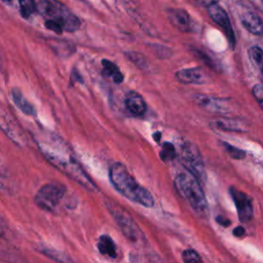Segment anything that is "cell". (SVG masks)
I'll return each instance as SVG.
<instances>
[{
    "label": "cell",
    "instance_id": "cell-1",
    "mask_svg": "<svg viewBox=\"0 0 263 263\" xmlns=\"http://www.w3.org/2000/svg\"><path fill=\"white\" fill-rule=\"evenodd\" d=\"M36 143L41 153L52 165L86 190H98L93 181L76 160L70 147L61 137L50 132H40L36 136Z\"/></svg>",
    "mask_w": 263,
    "mask_h": 263
},
{
    "label": "cell",
    "instance_id": "cell-2",
    "mask_svg": "<svg viewBox=\"0 0 263 263\" xmlns=\"http://www.w3.org/2000/svg\"><path fill=\"white\" fill-rule=\"evenodd\" d=\"M109 178L113 187L125 198L146 208H152L154 205V199L151 193L138 184L122 163L115 162L111 165Z\"/></svg>",
    "mask_w": 263,
    "mask_h": 263
},
{
    "label": "cell",
    "instance_id": "cell-3",
    "mask_svg": "<svg viewBox=\"0 0 263 263\" xmlns=\"http://www.w3.org/2000/svg\"><path fill=\"white\" fill-rule=\"evenodd\" d=\"M175 187L198 215L202 217L208 215L209 206L205 195L200 182L194 176L188 172L179 174L175 179Z\"/></svg>",
    "mask_w": 263,
    "mask_h": 263
},
{
    "label": "cell",
    "instance_id": "cell-4",
    "mask_svg": "<svg viewBox=\"0 0 263 263\" xmlns=\"http://www.w3.org/2000/svg\"><path fill=\"white\" fill-rule=\"evenodd\" d=\"M36 11L57 22L64 31L75 32L80 28L79 18L59 0H35Z\"/></svg>",
    "mask_w": 263,
    "mask_h": 263
},
{
    "label": "cell",
    "instance_id": "cell-5",
    "mask_svg": "<svg viewBox=\"0 0 263 263\" xmlns=\"http://www.w3.org/2000/svg\"><path fill=\"white\" fill-rule=\"evenodd\" d=\"M181 160L188 173L194 176L200 183L205 182L206 173L202 161V157L197 147L190 143L185 142L181 146Z\"/></svg>",
    "mask_w": 263,
    "mask_h": 263
},
{
    "label": "cell",
    "instance_id": "cell-6",
    "mask_svg": "<svg viewBox=\"0 0 263 263\" xmlns=\"http://www.w3.org/2000/svg\"><path fill=\"white\" fill-rule=\"evenodd\" d=\"M106 204L124 236L130 241H137L140 237V229L129 213L112 201H107Z\"/></svg>",
    "mask_w": 263,
    "mask_h": 263
},
{
    "label": "cell",
    "instance_id": "cell-7",
    "mask_svg": "<svg viewBox=\"0 0 263 263\" xmlns=\"http://www.w3.org/2000/svg\"><path fill=\"white\" fill-rule=\"evenodd\" d=\"M66 194V188L61 184H45L36 193L35 203L44 211L52 212L57 209Z\"/></svg>",
    "mask_w": 263,
    "mask_h": 263
},
{
    "label": "cell",
    "instance_id": "cell-8",
    "mask_svg": "<svg viewBox=\"0 0 263 263\" xmlns=\"http://www.w3.org/2000/svg\"><path fill=\"white\" fill-rule=\"evenodd\" d=\"M0 128L2 132L16 145L25 146L27 144L26 136L20 124L14 120L13 116L0 103Z\"/></svg>",
    "mask_w": 263,
    "mask_h": 263
},
{
    "label": "cell",
    "instance_id": "cell-9",
    "mask_svg": "<svg viewBox=\"0 0 263 263\" xmlns=\"http://www.w3.org/2000/svg\"><path fill=\"white\" fill-rule=\"evenodd\" d=\"M230 195L237 210L238 218L241 222H249L253 218V206L251 198L242 191L231 187Z\"/></svg>",
    "mask_w": 263,
    "mask_h": 263
},
{
    "label": "cell",
    "instance_id": "cell-10",
    "mask_svg": "<svg viewBox=\"0 0 263 263\" xmlns=\"http://www.w3.org/2000/svg\"><path fill=\"white\" fill-rule=\"evenodd\" d=\"M208 12L210 14V16L212 17V20L217 23L226 33L230 43L232 44V46L235 45V37H234V33L230 24V21L226 14V12L224 11V9L218 5L217 3L213 2L209 5L208 7Z\"/></svg>",
    "mask_w": 263,
    "mask_h": 263
},
{
    "label": "cell",
    "instance_id": "cell-11",
    "mask_svg": "<svg viewBox=\"0 0 263 263\" xmlns=\"http://www.w3.org/2000/svg\"><path fill=\"white\" fill-rule=\"evenodd\" d=\"M176 77L179 81L186 84H201L206 80L205 74L200 68L180 70L176 73Z\"/></svg>",
    "mask_w": 263,
    "mask_h": 263
},
{
    "label": "cell",
    "instance_id": "cell-12",
    "mask_svg": "<svg viewBox=\"0 0 263 263\" xmlns=\"http://www.w3.org/2000/svg\"><path fill=\"white\" fill-rule=\"evenodd\" d=\"M211 126L220 130L238 133H245L250 129V126L247 122L237 119H218L211 122Z\"/></svg>",
    "mask_w": 263,
    "mask_h": 263
},
{
    "label": "cell",
    "instance_id": "cell-13",
    "mask_svg": "<svg viewBox=\"0 0 263 263\" xmlns=\"http://www.w3.org/2000/svg\"><path fill=\"white\" fill-rule=\"evenodd\" d=\"M168 18L171 23L180 31L187 32L190 31V26H191V21L190 16L187 13L186 10L177 8V9H170L168 10Z\"/></svg>",
    "mask_w": 263,
    "mask_h": 263
},
{
    "label": "cell",
    "instance_id": "cell-14",
    "mask_svg": "<svg viewBox=\"0 0 263 263\" xmlns=\"http://www.w3.org/2000/svg\"><path fill=\"white\" fill-rule=\"evenodd\" d=\"M195 101L198 105H200L202 108H205L212 112H219V113H225L228 112L229 108L226 104V101L212 98L208 96H197L195 98Z\"/></svg>",
    "mask_w": 263,
    "mask_h": 263
},
{
    "label": "cell",
    "instance_id": "cell-15",
    "mask_svg": "<svg viewBox=\"0 0 263 263\" xmlns=\"http://www.w3.org/2000/svg\"><path fill=\"white\" fill-rule=\"evenodd\" d=\"M125 106H126L127 110L136 116H141L146 112L145 101L139 93L134 92V91L129 92L126 96Z\"/></svg>",
    "mask_w": 263,
    "mask_h": 263
},
{
    "label": "cell",
    "instance_id": "cell-16",
    "mask_svg": "<svg viewBox=\"0 0 263 263\" xmlns=\"http://www.w3.org/2000/svg\"><path fill=\"white\" fill-rule=\"evenodd\" d=\"M241 23L249 32L255 35H261L263 33V21L253 12L245 13L241 17Z\"/></svg>",
    "mask_w": 263,
    "mask_h": 263
},
{
    "label": "cell",
    "instance_id": "cell-17",
    "mask_svg": "<svg viewBox=\"0 0 263 263\" xmlns=\"http://www.w3.org/2000/svg\"><path fill=\"white\" fill-rule=\"evenodd\" d=\"M0 261L5 263H27L26 260L9 245L0 240Z\"/></svg>",
    "mask_w": 263,
    "mask_h": 263
},
{
    "label": "cell",
    "instance_id": "cell-18",
    "mask_svg": "<svg viewBox=\"0 0 263 263\" xmlns=\"http://www.w3.org/2000/svg\"><path fill=\"white\" fill-rule=\"evenodd\" d=\"M48 44L52 48V50L61 57H69L75 51V46L73 43L67 40H61L55 38L48 39Z\"/></svg>",
    "mask_w": 263,
    "mask_h": 263
},
{
    "label": "cell",
    "instance_id": "cell-19",
    "mask_svg": "<svg viewBox=\"0 0 263 263\" xmlns=\"http://www.w3.org/2000/svg\"><path fill=\"white\" fill-rule=\"evenodd\" d=\"M12 100L15 104V106L23 112L25 113L26 115H29V116H34L35 115V109L34 107L24 98L23 93L21 92L20 89L17 88H13L12 89Z\"/></svg>",
    "mask_w": 263,
    "mask_h": 263
},
{
    "label": "cell",
    "instance_id": "cell-20",
    "mask_svg": "<svg viewBox=\"0 0 263 263\" xmlns=\"http://www.w3.org/2000/svg\"><path fill=\"white\" fill-rule=\"evenodd\" d=\"M98 249L101 254L111 257V258H116L117 253H116V246L113 241V239L107 235L103 234L100 236L99 241H98Z\"/></svg>",
    "mask_w": 263,
    "mask_h": 263
},
{
    "label": "cell",
    "instance_id": "cell-21",
    "mask_svg": "<svg viewBox=\"0 0 263 263\" xmlns=\"http://www.w3.org/2000/svg\"><path fill=\"white\" fill-rule=\"evenodd\" d=\"M102 65L104 67L103 73L106 76L111 77L115 83H121L122 82L123 75L121 74L120 70L117 68V66L114 63H112L109 60H103Z\"/></svg>",
    "mask_w": 263,
    "mask_h": 263
},
{
    "label": "cell",
    "instance_id": "cell-22",
    "mask_svg": "<svg viewBox=\"0 0 263 263\" xmlns=\"http://www.w3.org/2000/svg\"><path fill=\"white\" fill-rule=\"evenodd\" d=\"M39 252H41L43 255L51 258L52 260H55L59 263H73V261L68 258L65 254L58 252L55 250L49 249V248H44V247H40L39 248Z\"/></svg>",
    "mask_w": 263,
    "mask_h": 263
},
{
    "label": "cell",
    "instance_id": "cell-23",
    "mask_svg": "<svg viewBox=\"0 0 263 263\" xmlns=\"http://www.w3.org/2000/svg\"><path fill=\"white\" fill-rule=\"evenodd\" d=\"M21 14L23 17L28 18L36 11V2L35 0H18Z\"/></svg>",
    "mask_w": 263,
    "mask_h": 263
},
{
    "label": "cell",
    "instance_id": "cell-24",
    "mask_svg": "<svg viewBox=\"0 0 263 263\" xmlns=\"http://www.w3.org/2000/svg\"><path fill=\"white\" fill-rule=\"evenodd\" d=\"M176 155H177V152H176L175 146L172 143L164 142L161 146V151L159 153L160 158L163 161H171L176 157Z\"/></svg>",
    "mask_w": 263,
    "mask_h": 263
},
{
    "label": "cell",
    "instance_id": "cell-25",
    "mask_svg": "<svg viewBox=\"0 0 263 263\" xmlns=\"http://www.w3.org/2000/svg\"><path fill=\"white\" fill-rule=\"evenodd\" d=\"M249 54L253 63L262 71L263 70V50L258 46H253L250 48Z\"/></svg>",
    "mask_w": 263,
    "mask_h": 263
},
{
    "label": "cell",
    "instance_id": "cell-26",
    "mask_svg": "<svg viewBox=\"0 0 263 263\" xmlns=\"http://www.w3.org/2000/svg\"><path fill=\"white\" fill-rule=\"evenodd\" d=\"M182 259L184 263H201V258L198 253L191 249L183 251Z\"/></svg>",
    "mask_w": 263,
    "mask_h": 263
},
{
    "label": "cell",
    "instance_id": "cell-27",
    "mask_svg": "<svg viewBox=\"0 0 263 263\" xmlns=\"http://www.w3.org/2000/svg\"><path fill=\"white\" fill-rule=\"evenodd\" d=\"M226 152L234 159H242L246 157V152L237 147H234L228 143H223Z\"/></svg>",
    "mask_w": 263,
    "mask_h": 263
},
{
    "label": "cell",
    "instance_id": "cell-28",
    "mask_svg": "<svg viewBox=\"0 0 263 263\" xmlns=\"http://www.w3.org/2000/svg\"><path fill=\"white\" fill-rule=\"evenodd\" d=\"M126 55L136 66H138V67L146 66V60L142 54H140L138 52H127Z\"/></svg>",
    "mask_w": 263,
    "mask_h": 263
},
{
    "label": "cell",
    "instance_id": "cell-29",
    "mask_svg": "<svg viewBox=\"0 0 263 263\" xmlns=\"http://www.w3.org/2000/svg\"><path fill=\"white\" fill-rule=\"evenodd\" d=\"M252 93H253L254 98L256 99L257 103L259 104V106L263 110V85H261V84L254 85L252 88Z\"/></svg>",
    "mask_w": 263,
    "mask_h": 263
},
{
    "label": "cell",
    "instance_id": "cell-30",
    "mask_svg": "<svg viewBox=\"0 0 263 263\" xmlns=\"http://www.w3.org/2000/svg\"><path fill=\"white\" fill-rule=\"evenodd\" d=\"M45 27H46L47 29H49V30H51V31L58 33V34H61V33L64 31L63 28H62L57 22H54V21H52V20H46V22H45Z\"/></svg>",
    "mask_w": 263,
    "mask_h": 263
},
{
    "label": "cell",
    "instance_id": "cell-31",
    "mask_svg": "<svg viewBox=\"0 0 263 263\" xmlns=\"http://www.w3.org/2000/svg\"><path fill=\"white\" fill-rule=\"evenodd\" d=\"M216 221L221 225V226H224V227H228L230 224H231V221L229 219H227L226 217L224 216H217L216 217Z\"/></svg>",
    "mask_w": 263,
    "mask_h": 263
},
{
    "label": "cell",
    "instance_id": "cell-32",
    "mask_svg": "<svg viewBox=\"0 0 263 263\" xmlns=\"http://www.w3.org/2000/svg\"><path fill=\"white\" fill-rule=\"evenodd\" d=\"M245 233H246V230L242 226H237L233 229V235L236 237H241L245 235Z\"/></svg>",
    "mask_w": 263,
    "mask_h": 263
},
{
    "label": "cell",
    "instance_id": "cell-33",
    "mask_svg": "<svg viewBox=\"0 0 263 263\" xmlns=\"http://www.w3.org/2000/svg\"><path fill=\"white\" fill-rule=\"evenodd\" d=\"M6 231V225L3 222V220L0 218V235H3Z\"/></svg>",
    "mask_w": 263,
    "mask_h": 263
},
{
    "label": "cell",
    "instance_id": "cell-34",
    "mask_svg": "<svg viewBox=\"0 0 263 263\" xmlns=\"http://www.w3.org/2000/svg\"><path fill=\"white\" fill-rule=\"evenodd\" d=\"M160 136H161V134H160L159 132H156V133H154V134H153V136H152V137H153V139L155 140V142H157V143H158V142H159V140H160Z\"/></svg>",
    "mask_w": 263,
    "mask_h": 263
},
{
    "label": "cell",
    "instance_id": "cell-35",
    "mask_svg": "<svg viewBox=\"0 0 263 263\" xmlns=\"http://www.w3.org/2000/svg\"><path fill=\"white\" fill-rule=\"evenodd\" d=\"M2 1H3L4 3H7V4H8V3H11V2H12V0H2Z\"/></svg>",
    "mask_w": 263,
    "mask_h": 263
},
{
    "label": "cell",
    "instance_id": "cell-36",
    "mask_svg": "<svg viewBox=\"0 0 263 263\" xmlns=\"http://www.w3.org/2000/svg\"><path fill=\"white\" fill-rule=\"evenodd\" d=\"M262 74H263V70H262Z\"/></svg>",
    "mask_w": 263,
    "mask_h": 263
}]
</instances>
